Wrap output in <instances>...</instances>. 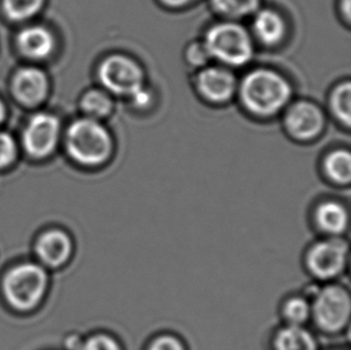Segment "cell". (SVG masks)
Masks as SVG:
<instances>
[{
	"mask_svg": "<svg viewBox=\"0 0 351 350\" xmlns=\"http://www.w3.org/2000/svg\"><path fill=\"white\" fill-rule=\"evenodd\" d=\"M291 82L282 72L256 67L239 81L237 96L242 108L253 117L274 118L293 102Z\"/></svg>",
	"mask_w": 351,
	"mask_h": 350,
	"instance_id": "cell-1",
	"label": "cell"
},
{
	"mask_svg": "<svg viewBox=\"0 0 351 350\" xmlns=\"http://www.w3.org/2000/svg\"><path fill=\"white\" fill-rule=\"evenodd\" d=\"M308 293L314 327L328 336H338L348 331L351 319V294L346 284L328 282L311 284Z\"/></svg>",
	"mask_w": 351,
	"mask_h": 350,
	"instance_id": "cell-2",
	"label": "cell"
},
{
	"mask_svg": "<svg viewBox=\"0 0 351 350\" xmlns=\"http://www.w3.org/2000/svg\"><path fill=\"white\" fill-rule=\"evenodd\" d=\"M69 155L82 166L97 168L105 166L114 155L113 135L102 121L94 119H78L66 133Z\"/></svg>",
	"mask_w": 351,
	"mask_h": 350,
	"instance_id": "cell-3",
	"label": "cell"
},
{
	"mask_svg": "<svg viewBox=\"0 0 351 350\" xmlns=\"http://www.w3.org/2000/svg\"><path fill=\"white\" fill-rule=\"evenodd\" d=\"M211 60L229 67H242L254 56V40L248 29L235 21L222 19L210 25L203 38Z\"/></svg>",
	"mask_w": 351,
	"mask_h": 350,
	"instance_id": "cell-4",
	"label": "cell"
},
{
	"mask_svg": "<svg viewBox=\"0 0 351 350\" xmlns=\"http://www.w3.org/2000/svg\"><path fill=\"white\" fill-rule=\"evenodd\" d=\"M304 264L317 282H336L349 265V242L344 237H322L304 252Z\"/></svg>",
	"mask_w": 351,
	"mask_h": 350,
	"instance_id": "cell-5",
	"label": "cell"
},
{
	"mask_svg": "<svg viewBox=\"0 0 351 350\" xmlns=\"http://www.w3.org/2000/svg\"><path fill=\"white\" fill-rule=\"evenodd\" d=\"M97 78L102 89L126 100L147 86L142 64L125 53H112L104 58L97 67Z\"/></svg>",
	"mask_w": 351,
	"mask_h": 350,
	"instance_id": "cell-6",
	"label": "cell"
},
{
	"mask_svg": "<svg viewBox=\"0 0 351 350\" xmlns=\"http://www.w3.org/2000/svg\"><path fill=\"white\" fill-rule=\"evenodd\" d=\"M46 281L45 271L38 265H19L5 277V296L19 310L33 308L43 298Z\"/></svg>",
	"mask_w": 351,
	"mask_h": 350,
	"instance_id": "cell-7",
	"label": "cell"
},
{
	"mask_svg": "<svg viewBox=\"0 0 351 350\" xmlns=\"http://www.w3.org/2000/svg\"><path fill=\"white\" fill-rule=\"evenodd\" d=\"M283 113L285 132L295 142L309 143L318 139L328 123L323 108L309 100L290 102Z\"/></svg>",
	"mask_w": 351,
	"mask_h": 350,
	"instance_id": "cell-8",
	"label": "cell"
},
{
	"mask_svg": "<svg viewBox=\"0 0 351 350\" xmlns=\"http://www.w3.org/2000/svg\"><path fill=\"white\" fill-rule=\"evenodd\" d=\"M239 80L233 69L209 64L197 71L195 86L197 93L205 102L215 106H223L237 97Z\"/></svg>",
	"mask_w": 351,
	"mask_h": 350,
	"instance_id": "cell-9",
	"label": "cell"
},
{
	"mask_svg": "<svg viewBox=\"0 0 351 350\" xmlns=\"http://www.w3.org/2000/svg\"><path fill=\"white\" fill-rule=\"evenodd\" d=\"M60 135V123L52 114H36L29 121L23 133L25 150L30 156L43 159L57 147Z\"/></svg>",
	"mask_w": 351,
	"mask_h": 350,
	"instance_id": "cell-10",
	"label": "cell"
},
{
	"mask_svg": "<svg viewBox=\"0 0 351 350\" xmlns=\"http://www.w3.org/2000/svg\"><path fill=\"white\" fill-rule=\"evenodd\" d=\"M312 222L322 237H344L350 226V211L339 199H323L313 208Z\"/></svg>",
	"mask_w": 351,
	"mask_h": 350,
	"instance_id": "cell-11",
	"label": "cell"
},
{
	"mask_svg": "<svg viewBox=\"0 0 351 350\" xmlns=\"http://www.w3.org/2000/svg\"><path fill=\"white\" fill-rule=\"evenodd\" d=\"M252 17L250 33L253 40L265 47H277L283 43L288 34V24L280 11L261 8Z\"/></svg>",
	"mask_w": 351,
	"mask_h": 350,
	"instance_id": "cell-12",
	"label": "cell"
},
{
	"mask_svg": "<svg viewBox=\"0 0 351 350\" xmlns=\"http://www.w3.org/2000/svg\"><path fill=\"white\" fill-rule=\"evenodd\" d=\"M12 91L21 104L36 106L43 102L47 95V77L35 67L21 69L14 75Z\"/></svg>",
	"mask_w": 351,
	"mask_h": 350,
	"instance_id": "cell-13",
	"label": "cell"
},
{
	"mask_svg": "<svg viewBox=\"0 0 351 350\" xmlns=\"http://www.w3.org/2000/svg\"><path fill=\"white\" fill-rule=\"evenodd\" d=\"M271 350H320L315 334L307 327L282 324L270 340Z\"/></svg>",
	"mask_w": 351,
	"mask_h": 350,
	"instance_id": "cell-14",
	"label": "cell"
},
{
	"mask_svg": "<svg viewBox=\"0 0 351 350\" xmlns=\"http://www.w3.org/2000/svg\"><path fill=\"white\" fill-rule=\"evenodd\" d=\"M17 46L25 57L43 59L54 49V38L51 32L43 27H29L19 33Z\"/></svg>",
	"mask_w": 351,
	"mask_h": 350,
	"instance_id": "cell-15",
	"label": "cell"
},
{
	"mask_svg": "<svg viewBox=\"0 0 351 350\" xmlns=\"http://www.w3.org/2000/svg\"><path fill=\"white\" fill-rule=\"evenodd\" d=\"M36 251L46 264L59 266L65 263L71 255V239L62 231L46 233L40 237Z\"/></svg>",
	"mask_w": 351,
	"mask_h": 350,
	"instance_id": "cell-16",
	"label": "cell"
},
{
	"mask_svg": "<svg viewBox=\"0 0 351 350\" xmlns=\"http://www.w3.org/2000/svg\"><path fill=\"white\" fill-rule=\"evenodd\" d=\"M324 178L338 187H348L351 183V155L346 148L328 152L322 163Z\"/></svg>",
	"mask_w": 351,
	"mask_h": 350,
	"instance_id": "cell-17",
	"label": "cell"
},
{
	"mask_svg": "<svg viewBox=\"0 0 351 350\" xmlns=\"http://www.w3.org/2000/svg\"><path fill=\"white\" fill-rule=\"evenodd\" d=\"M80 104L86 118L102 121L114 110V96L102 88H94L83 94Z\"/></svg>",
	"mask_w": 351,
	"mask_h": 350,
	"instance_id": "cell-18",
	"label": "cell"
},
{
	"mask_svg": "<svg viewBox=\"0 0 351 350\" xmlns=\"http://www.w3.org/2000/svg\"><path fill=\"white\" fill-rule=\"evenodd\" d=\"M280 314L283 324L307 327L312 317L311 300L304 294L289 295L280 303Z\"/></svg>",
	"mask_w": 351,
	"mask_h": 350,
	"instance_id": "cell-19",
	"label": "cell"
},
{
	"mask_svg": "<svg viewBox=\"0 0 351 350\" xmlns=\"http://www.w3.org/2000/svg\"><path fill=\"white\" fill-rule=\"evenodd\" d=\"M216 14L226 21H240L251 17L261 9V0H210Z\"/></svg>",
	"mask_w": 351,
	"mask_h": 350,
	"instance_id": "cell-20",
	"label": "cell"
},
{
	"mask_svg": "<svg viewBox=\"0 0 351 350\" xmlns=\"http://www.w3.org/2000/svg\"><path fill=\"white\" fill-rule=\"evenodd\" d=\"M328 108L333 118L346 128L351 123V83L343 81L333 86L328 96Z\"/></svg>",
	"mask_w": 351,
	"mask_h": 350,
	"instance_id": "cell-21",
	"label": "cell"
},
{
	"mask_svg": "<svg viewBox=\"0 0 351 350\" xmlns=\"http://www.w3.org/2000/svg\"><path fill=\"white\" fill-rule=\"evenodd\" d=\"M45 0H3L4 12L12 21L33 17L43 8Z\"/></svg>",
	"mask_w": 351,
	"mask_h": 350,
	"instance_id": "cell-22",
	"label": "cell"
},
{
	"mask_svg": "<svg viewBox=\"0 0 351 350\" xmlns=\"http://www.w3.org/2000/svg\"><path fill=\"white\" fill-rule=\"evenodd\" d=\"M73 350H125V347L113 334L96 332L84 341L80 340Z\"/></svg>",
	"mask_w": 351,
	"mask_h": 350,
	"instance_id": "cell-23",
	"label": "cell"
},
{
	"mask_svg": "<svg viewBox=\"0 0 351 350\" xmlns=\"http://www.w3.org/2000/svg\"><path fill=\"white\" fill-rule=\"evenodd\" d=\"M144 350H190L182 337L174 332L165 331L152 336Z\"/></svg>",
	"mask_w": 351,
	"mask_h": 350,
	"instance_id": "cell-24",
	"label": "cell"
},
{
	"mask_svg": "<svg viewBox=\"0 0 351 350\" xmlns=\"http://www.w3.org/2000/svg\"><path fill=\"white\" fill-rule=\"evenodd\" d=\"M184 58L187 65L192 69H195L197 71L213 62L203 40H195L189 43L186 46Z\"/></svg>",
	"mask_w": 351,
	"mask_h": 350,
	"instance_id": "cell-25",
	"label": "cell"
},
{
	"mask_svg": "<svg viewBox=\"0 0 351 350\" xmlns=\"http://www.w3.org/2000/svg\"><path fill=\"white\" fill-rule=\"evenodd\" d=\"M128 102L131 108L136 112H147L154 107L156 102V94L149 86H144L142 89L138 90L132 96H130Z\"/></svg>",
	"mask_w": 351,
	"mask_h": 350,
	"instance_id": "cell-26",
	"label": "cell"
},
{
	"mask_svg": "<svg viewBox=\"0 0 351 350\" xmlns=\"http://www.w3.org/2000/svg\"><path fill=\"white\" fill-rule=\"evenodd\" d=\"M16 157V144L8 133H0V168L9 166Z\"/></svg>",
	"mask_w": 351,
	"mask_h": 350,
	"instance_id": "cell-27",
	"label": "cell"
},
{
	"mask_svg": "<svg viewBox=\"0 0 351 350\" xmlns=\"http://www.w3.org/2000/svg\"><path fill=\"white\" fill-rule=\"evenodd\" d=\"M158 1L167 9L181 10L195 4L198 0H158Z\"/></svg>",
	"mask_w": 351,
	"mask_h": 350,
	"instance_id": "cell-28",
	"label": "cell"
},
{
	"mask_svg": "<svg viewBox=\"0 0 351 350\" xmlns=\"http://www.w3.org/2000/svg\"><path fill=\"white\" fill-rule=\"evenodd\" d=\"M339 9L347 24L350 23L351 0H339Z\"/></svg>",
	"mask_w": 351,
	"mask_h": 350,
	"instance_id": "cell-29",
	"label": "cell"
},
{
	"mask_svg": "<svg viewBox=\"0 0 351 350\" xmlns=\"http://www.w3.org/2000/svg\"><path fill=\"white\" fill-rule=\"evenodd\" d=\"M5 114H6V110H5V106L4 104L1 102V100H0V124L3 123V120H4Z\"/></svg>",
	"mask_w": 351,
	"mask_h": 350,
	"instance_id": "cell-30",
	"label": "cell"
},
{
	"mask_svg": "<svg viewBox=\"0 0 351 350\" xmlns=\"http://www.w3.org/2000/svg\"><path fill=\"white\" fill-rule=\"evenodd\" d=\"M328 350H348V349H344V348H331V349H328Z\"/></svg>",
	"mask_w": 351,
	"mask_h": 350,
	"instance_id": "cell-31",
	"label": "cell"
}]
</instances>
